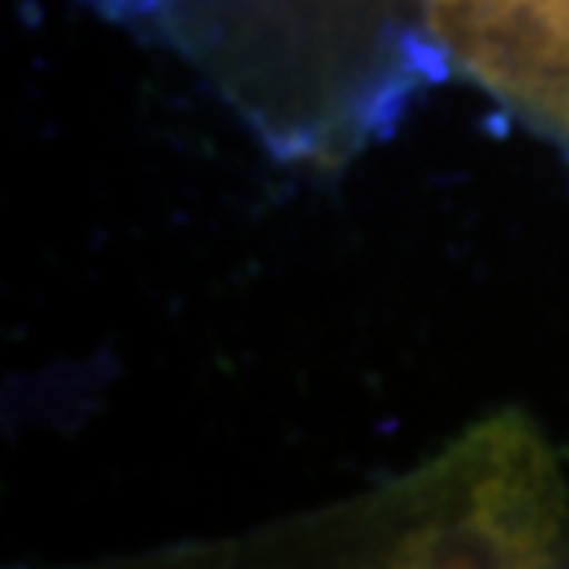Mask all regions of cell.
I'll use <instances>...</instances> for the list:
<instances>
[{
    "instance_id": "6da1fadb",
    "label": "cell",
    "mask_w": 569,
    "mask_h": 569,
    "mask_svg": "<svg viewBox=\"0 0 569 569\" xmlns=\"http://www.w3.org/2000/svg\"><path fill=\"white\" fill-rule=\"evenodd\" d=\"M230 569H569V477L503 407L392 481L233 540Z\"/></svg>"
},
{
    "instance_id": "7a4b0ae2",
    "label": "cell",
    "mask_w": 569,
    "mask_h": 569,
    "mask_svg": "<svg viewBox=\"0 0 569 569\" xmlns=\"http://www.w3.org/2000/svg\"><path fill=\"white\" fill-rule=\"evenodd\" d=\"M208 71L289 159H345L385 130L443 56L396 8H130Z\"/></svg>"
},
{
    "instance_id": "277c9868",
    "label": "cell",
    "mask_w": 569,
    "mask_h": 569,
    "mask_svg": "<svg viewBox=\"0 0 569 569\" xmlns=\"http://www.w3.org/2000/svg\"><path fill=\"white\" fill-rule=\"evenodd\" d=\"M233 540L222 543H170V548H152L141 555H119V559H100L82 566H41V569H230Z\"/></svg>"
},
{
    "instance_id": "3957f363",
    "label": "cell",
    "mask_w": 569,
    "mask_h": 569,
    "mask_svg": "<svg viewBox=\"0 0 569 569\" xmlns=\"http://www.w3.org/2000/svg\"><path fill=\"white\" fill-rule=\"evenodd\" d=\"M443 63L569 152V4H429Z\"/></svg>"
}]
</instances>
